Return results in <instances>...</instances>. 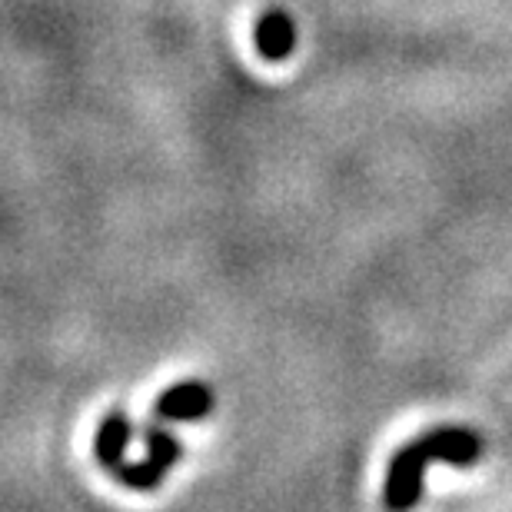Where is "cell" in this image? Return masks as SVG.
<instances>
[{"instance_id": "1", "label": "cell", "mask_w": 512, "mask_h": 512, "mask_svg": "<svg viewBox=\"0 0 512 512\" xmlns=\"http://www.w3.org/2000/svg\"><path fill=\"white\" fill-rule=\"evenodd\" d=\"M483 456V439L466 426H439L433 433L413 439L393 456L386 469L383 503L389 509H409L423 493V476L433 463L473 466Z\"/></svg>"}, {"instance_id": "4", "label": "cell", "mask_w": 512, "mask_h": 512, "mask_svg": "<svg viewBox=\"0 0 512 512\" xmlns=\"http://www.w3.org/2000/svg\"><path fill=\"white\" fill-rule=\"evenodd\" d=\"M256 50L266 60H286L296 50V20L286 10H266L253 27Z\"/></svg>"}, {"instance_id": "2", "label": "cell", "mask_w": 512, "mask_h": 512, "mask_svg": "<svg viewBox=\"0 0 512 512\" xmlns=\"http://www.w3.org/2000/svg\"><path fill=\"white\" fill-rule=\"evenodd\" d=\"M143 439H147V456H143L140 463H124L114 473L120 483L137 489V493L157 489L183 453V446L163 426H150L147 433H143Z\"/></svg>"}, {"instance_id": "3", "label": "cell", "mask_w": 512, "mask_h": 512, "mask_svg": "<svg viewBox=\"0 0 512 512\" xmlns=\"http://www.w3.org/2000/svg\"><path fill=\"white\" fill-rule=\"evenodd\" d=\"M210 409H213V389L200 380H187L163 389L157 403H153V416L167 419V423H193V419L207 416Z\"/></svg>"}, {"instance_id": "5", "label": "cell", "mask_w": 512, "mask_h": 512, "mask_svg": "<svg viewBox=\"0 0 512 512\" xmlns=\"http://www.w3.org/2000/svg\"><path fill=\"white\" fill-rule=\"evenodd\" d=\"M133 439V423L127 413H110L104 416V423L97 426V443H94V453H97V463L117 473L120 466L127 463V446Z\"/></svg>"}]
</instances>
